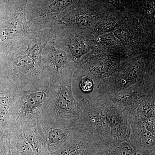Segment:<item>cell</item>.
Returning <instances> with one entry per match:
<instances>
[{"label": "cell", "instance_id": "1", "mask_svg": "<svg viewBox=\"0 0 155 155\" xmlns=\"http://www.w3.org/2000/svg\"><path fill=\"white\" fill-rule=\"evenodd\" d=\"M56 104V110L59 114L75 115L78 113L71 87L67 84L61 85Z\"/></svg>", "mask_w": 155, "mask_h": 155}, {"label": "cell", "instance_id": "2", "mask_svg": "<svg viewBox=\"0 0 155 155\" xmlns=\"http://www.w3.org/2000/svg\"><path fill=\"white\" fill-rule=\"evenodd\" d=\"M75 0H49L42 6L41 12L55 14L64 11L69 7Z\"/></svg>", "mask_w": 155, "mask_h": 155}, {"label": "cell", "instance_id": "3", "mask_svg": "<svg viewBox=\"0 0 155 155\" xmlns=\"http://www.w3.org/2000/svg\"><path fill=\"white\" fill-rule=\"evenodd\" d=\"M107 155H136L135 151L128 141L104 148Z\"/></svg>", "mask_w": 155, "mask_h": 155}, {"label": "cell", "instance_id": "4", "mask_svg": "<svg viewBox=\"0 0 155 155\" xmlns=\"http://www.w3.org/2000/svg\"><path fill=\"white\" fill-rule=\"evenodd\" d=\"M46 99V95L44 92L37 91L30 94L26 98L24 106L25 110L32 111L41 106Z\"/></svg>", "mask_w": 155, "mask_h": 155}, {"label": "cell", "instance_id": "5", "mask_svg": "<svg viewBox=\"0 0 155 155\" xmlns=\"http://www.w3.org/2000/svg\"><path fill=\"white\" fill-rule=\"evenodd\" d=\"M84 155H107L104 148L102 145L91 142L87 147Z\"/></svg>", "mask_w": 155, "mask_h": 155}, {"label": "cell", "instance_id": "6", "mask_svg": "<svg viewBox=\"0 0 155 155\" xmlns=\"http://www.w3.org/2000/svg\"><path fill=\"white\" fill-rule=\"evenodd\" d=\"M71 51L76 57H80L85 53L86 48L84 44L81 41L75 40L70 44Z\"/></svg>", "mask_w": 155, "mask_h": 155}, {"label": "cell", "instance_id": "7", "mask_svg": "<svg viewBox=\"0 0 155 155\" xmlns=\"http://www.w3.org/2000/svg\"><path fill=\"white\" fill-rule=\"evenodd\" d=\"M54 60L56 67L61 68L64 66L67 63V54L64 51L56 50L54 54Z\"/></svg>", "mask_w": 155, "mask_h": 155}, {"label": "cell", "instance_id": "8", "mask_svg": "<svg viewBox=\"0 0 155 155\" xmlns=\"http://www.w3.org/2000/svg\"><path fill=\"white\" fill-rule=\"evenodd\" d=\"M10 101L8 98L5 96H0V116L4 117L8 113L10 107Z\"/></svg>", "mask_w": 155, "mask_h": 155}, {"label": "cell", "instance_id": "9", "mask_svg": "<svg viewBox=\"0 0 155 155\" xmlns=\"http://www.w3.org/2000/svg\"><path fill=\"white\" fill-rule=\"evenodd\" d=\"M80 87L82 90L85 93H90L94 88L93 82L88 78H85L81 81Z\"/></svg>", "mask_w": 155, "mask_h": 155}, {"label": "cell", "instance_id": "10", "mask_svg": "<svg viewBox=\"0 0 155 155\" xmlns=\"http://www.w3.org/2000/svg\"><path fill=\"white\" fill-rule=\"evenodd\" d=\"M90 70L92 73L94 75H101L106 72V67L104 64H97L91 66Z\"/></svg>", "mask_w": 155, "mask_h": 155}, {"label": "cell", "instance_id": "11", "mask_svg": "<svg viewBox=\"0 0 155 155\" xmlns=\"http://www.w3.org/2000/svg\"><path fill=\"white\" fill-rule=\"evenodd\" d=\"M91 20V17L88 15L87 16H81L76 20L77 23L79 24H82V25H85V24H88L89 22H90Z\"/></svg>", "mask_w": 155, "mask_h": 155}, {"label": "cell", "instance_id": "12", "mask_svg": "<svg viewBox=\"0 0 155 155\" xmlns=\"http://www.w3.org/2000/svg\"><path fill=\"white\" fill-rule=\"evenodd\" d=\"M9 155H20L17 153H15V152L13 151L12 150L10 149V153H9Z\"/></svg>", "mask_w": 155, "mask_h": 155}, {"label": "cell", "instance_id": "13", "mask_svg": "<svg viewBox=\"0 0 155 155\" xmlns=\"http://www.w3.org/2000/svg\"><path fill=\"white\" fill-rule=\"evenodd\" d=\"M5 1H10V0H5Z\"/></svg>", "mask_w": 155, "mask_h": 155}, {"label": "cell", "instance_id": "14", "mask_svg": "<svg viewBox=\"0 0 155 155\" xmlns=\"http://www.w3.org/2000/svg\"><path fill=\"white\" fill-rule=\"evenodd\" d=\"M136 155H140L138 154H137Z\"/></svg>", "mask_w": 155, "mask_h": 155}, {"label": "cell", "instance_id": "15", "mask_svg": "<svg viewBox=\"0 0 155 155\" xmlns=\"http://www.w3.org/2000/svg\"></svg>", "mask_w": 155, "mask_h": 155}]
</instances>
